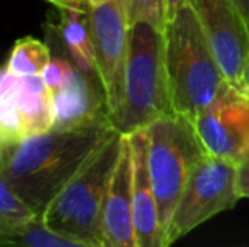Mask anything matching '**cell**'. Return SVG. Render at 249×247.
Segmentation results:
<instances>
[{
  "instance_id": "1",
  "label": "cell",
  "mask_w": 249,
  "mask_h": 247,
  "mask_svg": "<svg viewBox=\"0 0 249 247\" xmlns=\"http://www.w3.org/2000/svg\"><path fill=\"white\" fill-rule=\"evenodd\" d=\"M112 125L54 131L24 137L12 148L2 176L36 214L73 178L92 152L114 132Z\"/></svg>"
},
{
  "instance_id": "2",
  "label": "cell",
  "mask_w": 249,
  "mask_h": 247,
  "mask_svg": "<svg viewBox=\"0 0 249 247\" xmlns=\"http://www.w3.org/2000/svg\"><path fill=\"white\" fill-rule=\"evenodd\" d=\"M163 39L171 110L192 122L234 88L224 76L188 3L164 24Z\"/></svg>"
},
{
  "instance_id": "3",
  "label": "cell",
  "mask_w": 249,
  "mask_h": 247,
  "mask_svg": "<svg viewBox=\"0 0 249 247\" xmlns=\"http://www.w3.org/2000/svg\"><path fill=\"white\" fill-rule=\"evenodd\" d=\"M173 114L164 63L163 31L149 22H136L129 31L124 92L112 125L122 135L148 129L160 117Z\"/></svg>"
},
{
  "instance_id": "4",
  "label": "cell",
  "mask_w": 249,
  "mask_h": 247,
  "mask_svg": "<svg viewBox=\"0 0 249 247\" xmlns=\"http://www.w3.org/2000/svg\"><path fill=\"white\" fill-rule=\"evenodd\" d=\"M122 139L121 132H112L43 212L51 231L75 241L80 247H102V203L121 154Z\"/></svg>"
},
{
  "instance_id": "5",
  "label": "cell",
  "mask_w": 249,
  "mask_h": 247,
  "mask_svg": "<svg viewBox=\"0 0 249 247\" xmlns=\"http://www.w3.org/2000/svg\"><path fill=\"white\" fill-rule=\"evenodd\" d=\"M146 131L148 169L164 239V232L181 197L188 173L203 149L192 122L177 114L160 117Z\"/></svg>"
},
{
  "instance_id": "6",
  "label": "cell",
  "mask_w": 249,
  "mask_h": 247,
  "mask_svg": "<svg viewBox=\"0 0 249 247\" xmlns=\"http://www.w3.org/2000/svg\"><path fill=\"white\" fill-rule=\"evenodd\" d=\"M239 200L236 163L202 152L188 173L181 197L164 232L163 247L185 237L215 215L234 208Z\"/></svg>"
},
{
  "instance_id": "7",
  "label": "cell",
  "mask_w": 249,
  "mask_h": 247,
  "mask_svg": "<svg viewBox=\"0 0 249 247\" xmlns=\"http://www.w3.org/2000/svg\"><path fill=\"white\" fill-rule=\"evenodd\" d=\"M89 19L97 73L112 120L122 102L131 31L124 0H107L99 5H90Z\"/></svg>"
},
{
  "instance_id": "8",
  "label": "cell",
  "mask_w": 249,
  "mask_h": 247,
  "mask_svg": "<svg viewBox=\"0 0 249 247\" xmlns=\"http://www.w3.org/2000/svg\"><path fill=\"white\" fill-rule=\"evenodd\" d=\"M229 85L246 95L249 27L231 0H187Z\"/></svg>"
},
{
  "instance_id": "9",
  "label": "cell",
  "mask_w": 249,
  "mask_h": 247,
  "mask_svg": "<svg viewBox=\"0 0 249 247\" xmlns=\"http://www.w3.org/2000/svg\"><path fill=\"white\" fill-rule=\"evenodd\" d=\"M192 125L203 152L237 165L249 146V97L232 90Z\"/></svg>"
},
{
  "instance_id": "10",
  "label": "cell",
  "mask_w": 249,
  "mask_h": 247,
  "mask_svg": "<svg viewBox=\"0 0 249 247\" xmlns=\"http://www.w3.org/2000/svg\"><path fill=\"white\" fill-rule=\"evenodd\" d=\"M51 97L54 114L51 129L54 131L112 125L100 78L83 71L76 65H73L68 82L56 92H51Z\"/></svg>"
},
{
  "instance_id": "11",
  "label": "cell",
  "mask_w": 249,
  "mask_h": 247,
  "mask_svg": "<svg viewBox=\"0 0 249 247\" xmlns=\"http://www.w3.org/2000/svg\"><path fill=\"white\" fill-rule=\"evenodd\" d=\"M100 242L102 247H136L132 220V152L127 135L122 139L121 154L102 203Z\"/></svg>"
},
{
  "instance_id": "12",
  "label": "cell",
  "mask_w": 249,
  "mask_h": 247,
  "mask_svg": "<svg viewBox=\"0 0 249 247\" xmlns=\"http://www.w3.org/2000/svg\"><path fill=\"white\" fill-rule=\"evenodd\" d=\"M0 246L78 247L51 231L43 215L36 214L0 175Z\"/></svg>"
},
{
  "instance_id": "13",
  "label": "cell",
  "mask_w": 249,
  "mask_h": 247,
  "mask_svg": "<svg viewBox=\"0 0 249 247\" xmlns=\"http://www.w3.org/2000/svg\"><path fill=\"white\" fill-rule=\"evenodd\" d=\"M132 152V220L136 247H163V232L148 169V131L127 135Z\"/></svg>"
},
{
  "instance_id": "14",
  "label": "cell",
  "mask_w": 249,
  "mask_h": 247,
  "mask_svg": "<svg viewBox=\"0 0 249 247\" xmlns=\"http://www.w3.org/2000/svg\"><path fill=\"white\" fill-rule=\"evenodd\" d=\"M89 7L59 9V22L53 26L58 31L63 46L73 63L83 71L99 76L95 66L92 31H90Z\"/></svg>"
},
{
  "instance_id": "15",
  "label": "cell",
  "mask_w": 249,
  "mask_h": 247,
  "mask_svg": "<svg viewBox=\"0 0 249 247\" xmlns=\"http://www.w3.org/2000/svg\"><path fill=\"white\" fill-rule=\"evenodd\" d=\"M51 58V48L48 43L36 37H22L16 41L5 66L19 76H34L44 71Z\"/></svg>"
},
{
  "instance_id": "16",
  "label": "cell",
  "mask_w": 249,
  "mask_h": 247,
  "mask_svg": "<svg viewBox=\"0 0 249 247\" xmlns=\"http://www.w3.org/2000/svg\"><path fill=\"white\" fill-rule=\"evenodd\" d=\"M124 5L131 26L144 20V22L156 26L158 29H164L163 0H124Z\"/></svg>"
},
{
  "instance_id": "17",
  "label": "cell",
  "mask_w": 249,
  "mask_h": 247,
  "mask_svg": "<svg viewBox=\"0 0 249 247\" xmlns=\"http://www.w3.org/2000/svg\"><path fill=\"white\" fill-rule=\"evenodd\" d=\"M237 188L241 198H249V146L237 161Z\"/></svg>"
},
{
  "instance_id": "18",
  "label": "cell",
  "mask_w": 249,
  "mask_h": 247,
  "mask_svg": "<svg viewBox=\"0 0 249 247\" xmlns=\"http://www.w3.org/2000/svg\"><path fill=\"white\" fill-rule=\"evenodd\" d=\"M187 0H163V9H164V24L168 20H171L185 5H187Z\"/></svg>"
},
{
  "instance_id": "19",
  "label": "cell",
  "mask_w": 249,
  "mask_h": 247,
  "mask_svg": "<svg viewBox=\"0 0 249 247\" xmlns=\"http://www.w3.org/2000/svg\"><path fill=\"white\" fill-rule=\"evenodd\" d=\"M56 9H71V7H89V0H48Z\"/></svg>"
},
{
  "instance_id": "20",
  "label": "cell",
  "mask_w": 249,
  "mask_h": 247,
  "mask_svg": "<svg viewBox=\"0 0 249 247\" xmlns=\"http://www.w3.org/2000/svg\"><path fill=\"white\" fill-rule=\"evenodd\" d=\"M14 146L16 144H7V142L0 141V175H2V171L5 169V165H7V161H9L10 151H12Z\"/></svg>"
},
{
  "instance_id": "21",
  "label": "cell",
  "mask_w": 249,
  "mask_h": 247,
  "mask_svg": "<svg viewBox=\"0 0 249 247\" xmlns=\"http://www.w3.org/2000/svg\"><path fill=\"white\" fill-rule=\"evenodd\" d=\"M231 2L237 7V10H239L241 16H243L244 22H246L249 27V0H231Z\"/></svg>"
},
{
  "instance_id": "22",
  "label": "cell",
  "mask_w": 249,
  "mask_h": 247,
  "mask_svg": "<svg viewBox=\"0 0 249 247\" xmlns=\"http://www.w3.org/2000/svg\"><path fill=\"white\" fill-rule=\"evenodd\" d=\"M244 88H246V95L249 97V48H248V58H246V71H244Z\"/></svg>"
},
{
  "instance_id": "23",
  "label": "cell",
  "mask_w": 249,
  "mask_h": 247,
  "mask_svg": "<svg viewBox=\"0 0 249 247\" xmlns=\"http://www.w3.org/2000/svg\"><path fill=\"white\" fill-rule=\"evenodd\" d=\"M92 5H99V3H104V2H107V0H89Z\"/></svg>"
}]
</instances>
